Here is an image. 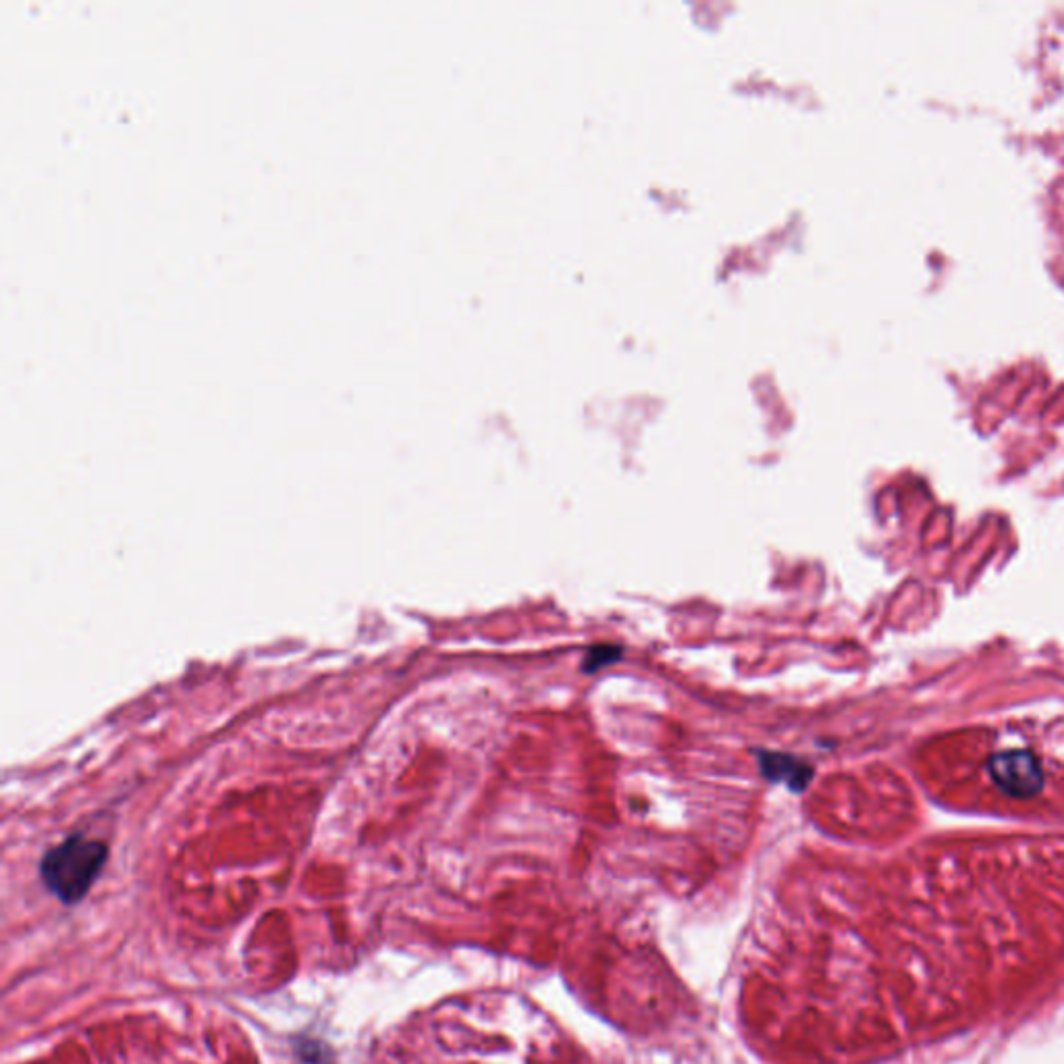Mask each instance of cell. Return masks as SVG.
Segmentation results:
<instances>
[{
  "instance_id": "3957f363",
  "label": "cell",
  "mask_w": 1064,
  "mask_h": 1064,
  "mask_svg": "<svg viewBox=\"0 0 1064 1064\" xmlns=\"http://www.w3.org/2000/svg\"><path fill=\"white\" fill-rule=\"evenodd\" d=\"M759 766L766 778L774 782H785L794 792L804 790L813 778V767L786 753H761Z\"/></svg>"
},
{
  "instance_id": "7a4b0ae2",
  "label": "cell",
  "mask_w": 1064,
  "mask_h": 1064,
  "mask_svg": "<svg viewBox=\"0 0 1064 1064\" xmlns=\"http://www.w3.org/2000/svg\"><path fill=\"white\" fill-rule=\"evenodd\" d=\"M988 771L991 782L1012 799H1031L1046 785L1040 759L1023 748H1012L994 755L988 764Z\"/></svg>"
},
{
  "instance_id": "277c9868",
  "label": "cell",
  "mask_w": 1064,
  "mask_h": 1064,
  "mask_svg": "<svg viewBox=\"0 0 1064 1064\" xmlns=\"http://www.w3.org/2000/svg\"><path fill=\"white\" fill-rule=\"evenodd\" d=\"M617 655H619V649H614V647H597V649H593L589 654V657H586L584 670L586 672H595L601 666L610 663L612 659H617Z\"/></svg>"
},
{
  "instance_id": "6da1fadb",
  "label": "cell",
  "mask_w": 1064,
  "mask_h": 1064,
  "mask_svg": "<svg viewBox=\"0 0 1064 1064\" xmlns=\"http://www.w3.org/2000/svg\"><path fill=\"white\" fill-rule=\"evenodd\" d=\"M107 859L109 846L105 842L74 834L44 855L40 876L61 902L75 904L90 892Z\"/></svg>"
}]
</instances>
